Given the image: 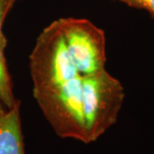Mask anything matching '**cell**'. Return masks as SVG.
<instances>
[{
  "label": "cell",
  "instance_id": "3957f363",
  "mask_svg": "<svg viewBox=\"0 0 154 154\" xmlns=\"http://www.w3.org/2000/svg\"><path fill=\"white\" fill-rule=\"evenodd\" d=\"M67 52L82 76L105 69L106 39L105 32L83 18L57 20Z\"/></svg>",
  "mask_w": 154,
  "mask_h": 154
},
{
  "label": "cell",
  "instance_id": "52a82bcc",
  "mask_svg": "<svg viewBox=\"0 0 154 154\" xmlns=\"http://www.w3.org/2000/svg\"><path fill=\"white\" fill-rule=\"evenodd\" d=\"M116 1H119L123 4H126L127 5L133 8L145 10L154 18V0H116Z\"/></svg>",
  "mask_w": 154,
  "mask_h": 154
},
{
  "label": "cell",
  "instance_id": "5b68a950",
  "mask_svg": "<svg viewBox=\"0 0 154 154\" xmlns=\"http://www.w3.org/2000/svg\"><path fill=\"white\" fill-rule=\"evenodd\" d=\"M4 51L0 47V101L8 110L16 105L18 100L14 97L11 78L8 71Z\"/></svg>",
  "mask_w": 154,
  "mask_h": 154
},
{
  "label": "cell",
  "instance_id": "ba28073f",
  "mask_svg": "<svg viewBox=\"0 0 154 154\" xmlns=\"http://www.w3.org/2000/svg\"><path fill=\"white\" fill-rule=\"evenodd\" d=\"M6 110H7V109H6L5 106L3 105V103H2V102L0 101V114L4 113V112H5Z\"/></svg>",
  "mask_w": 154,
  "mask_h": 154
},
{
  "label": "cell",
  "instance_id": "7a4b0ae2",
  "mask_svg": "<svg viewBox=\"0 0 154 154\" xmlns=\"http://www.w3.org/2000/svg\"><path fill=\"white\" fill-rule=\"evenodd\" d=\"M124 96L122 83L106 69L82 76L86 144L97 140L115 124Z\"/></svg>",
  "mask_w": 154,
  "mask_h": 154
},
{
  "label": "cell",
  "instance_id": "6da1fadb",
  "mask_svg": "<svg viewBox=\"0 0 154 154\" xmlns=\"http://www.w3.org/2000/svg\"><path fill=\"white\" fill-rule=\"evenodd\" d=\"M29 69L33 97L56 134L86 143L82 75L67 52L57 20L38 34Z\"/></svg>",
  "mask_w": 154,
  "mask_h": 154
},
{
  "label": "cell",
  "instance_id": "8992f818",
  "mask_svg": "<svg viewBox=\"0 0 154 154\" xmlns=\"http://www.w3.org/2000/svg\"><path fill=\"white\" fill-rule=\"evenodd\" d=\"M17 1V0H0V47L4 50L7 45V39L3 32L4 22L7 14Z\"/></svg>",
  "mask_w": 154,
  "mask_h": 154
},
{
  "label": "cell",
  "instance_id": "277c9868",
  "mask_svg": "<svg viewBox=\"0 0 154 154\" xmlns=\"http://www.w3.org/2000/svg\"><path fill=\"white\" fill-rule=\"evenodd\" d=\"M0 154H25L20 101L0 114Z\"/></svg>",
  "mask_w": 154,
  "mask_h": 154
}]
</instances>
